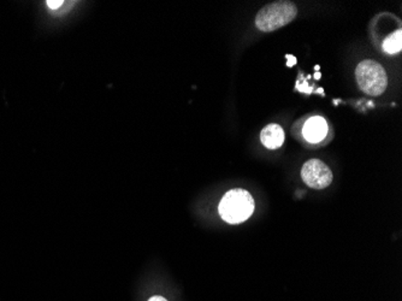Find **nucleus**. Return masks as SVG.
<instances>
[{"mask_svg": "<svg viewBox=\"0 0 402 301\" xmlns=\"http://www.w3.org/2000/svg\"><path fill=\"white\" fill-rule=\"evenodd\" d=\"M254 211V199L246 189L235 188L226 193L219 204V214L226 223L239 224L247 221Z\"/></svg>", "mask_w": 402, "mask_h": 301, "instance_id": "nucleus-1", "label": "nucleus"}, {"mask_svg": "<svg viewBox=\"0 0 402 301\" xmlns=\"http://www.w3.org/2000/svg\"><path fill=\"white\" fill-rule=\"evenodd\" d=\"M298 15V8L290 1H276L257 13L256 25L261 32H273L290 25Z\"/></svg>", "mask_w": 402, "mask_h": 301, "instance_id": "nucleus-2", "label": "nucleus"}, {"mask_svg": "<svg viewBox=\"0 0 402 301\" xmlns=\"http://www.w3.org/2000/svg\"><path fill=\"white\" fill-rule=\"evenodd\" d=\"M356 77L361 91L369 96H381L388 86V76L384 68L375 60L361 62L356 67Z\"/></svg>", "mask_w": 402, "mask_h": 301, "instance_id": "nucleus-3", "label": "nucleus"}, {"mask_svg": "<svg viewBox=\"0 0 402 301\" xmlns=\"http://www.w3.org/2000/svg\"><path fill=\"white\" fill-rule=\"evenodd\" d=\"M302 177L304 182L313 189L327 188L334 179L330 167L319 159H310L304 164Z\"/></svg>", "mask_w": 402, "mask_h": 301, "instance_id": "nucleus-4", "label": "nucleus"}, {"mask_svg": "<svg viewBox=\"0 0 402 301\" xmlns=\"http://www.w3.org/2000/svg\"><path fill=\"white\" fill-rule=\"evenodd\" d=\"M302 134L309 143H317L322 141L328 134L327 121L322 117H312L307 120L302 129Z\"/></svg>", "mask_w": 402, "mask_h": 301, "instance_id": "nucleus-5", "label": "nucleus"}, {"mask_svg": "<svg viewBox=\"0 0 402 301\" xmlns=\"http://www.w3.org/2000/svg\"><path fill=\"white\" fill-rule=\"evenodd\" d=\"M260 140L261 143L270 150L280 148L285 143V132L278 124H268L261 132Z\"/></svg>", "mask_w": 402, "mask_h": 301, "instance_id": "nucleus-6", "label": "nucleus"}, {"mask_svg": "<svg viewBox=\"0 0 402 301\" xmlns=\"http://www.w3.org/2000/svg\"><path fill=\"white\" fill-rule=\"evenodd\" d=\"M383 49L390 55L398 53L402 49V32L396 30L395 33L391 34L390 37L387 38L386 41L383 44Z\"/></svg>", "mask_w": 402, "mask_h": 301, "instance_id": "nucleus-7", "label": "nucleus"}, {"mask_svg": "<svg viewBox=\"0 0 402 301\" xmlns=\"http://www.w3.org/2000/svg\"><path fill=\"white\" fill-rule=\"evenodd\" d=\"M62 5H63V1H52V0L47 1V6L52 8V10H57V8H60Z\"/></svg>", "mask_w": 402, "mask_h": 301, "instance_id": "nucleus-8", "label": "nucleus"}, {"mask_svg": "<svg viewBox=\"0 0 402 301\" xmlns=\"http://www.w3.org/2000/svg\"><path fill=\"white\" fill-rule=\"evenodd\" d=\"M148 301H168L167 299H164L163 297H160V295H157V297H153L150 299Z\"/></svg>", "mask_w": 402, "mask_h": 301, "instance_id": "nucleus-9", "label": "nucleus"}]
</instances>
